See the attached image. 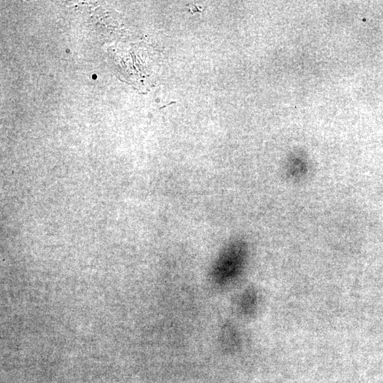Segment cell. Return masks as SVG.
<instances>
[{
	"mask_svg": "<svg viewBox=\"0 0 383 383\" xmlns=\"http://www.w3.org/2000/svg\"><path fill=\"white\" fill-rule=\"evenodd\" d=\"M259 304L258 292L255 287L247 288L238 301L240 312L245 316H252L257 311Z\"/></svg>",
	"mask_w": 383,
	"mask_h": 383,
	"instance_id": "cell-2",
	"label": "cell"
},
{
	"mask_svg": "<svg viewBox=\"0 0 383 383\" xmlns=\"http://www.w3.org/2000/svg\"><path fill=\"white\" fill-rule=\"evenodd\" d=\"M249 247L242 238L230 240L216 257L210 271L211 281L225 287L235 282L244 272L248 259Z\"/></svg>",
	"mask_w": 383,
	"mask_h": 383,
	"instance_id": "cell-1",
	"label": "cell"
}]
</instances>
